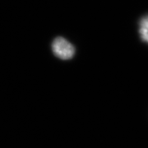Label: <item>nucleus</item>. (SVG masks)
Instances as JSON below:
<instances>
[{"mask_svg":"<svg viewBox=\"0 0 148 148\" xmlns=\"http://www.w3.org/2000/svg\"><path fill=\"white\" fill-rule=\"evenodd\" d=\"M54 55L61 60H70L75 55V48L63 37H57L51 44Z\"/></svg>","mask_w":148,"mask_h":148,"instance_id":"f257e3e1","label":"nucleus"},{"mask_svg":"<svg viewBox=\"0 0 148 148\" xmlns=\"http://www.w3.org/2000/svg\"><path fill=\"white\" fill-rule=\"evenodd\" d=\"M139 34L141 40L148 44V14L143 16L139 21Z\"/></svg>","mask_w":148,"mask_h":148,"instance_id":"f03ea898","label":"nucleus"}]
</instances>
